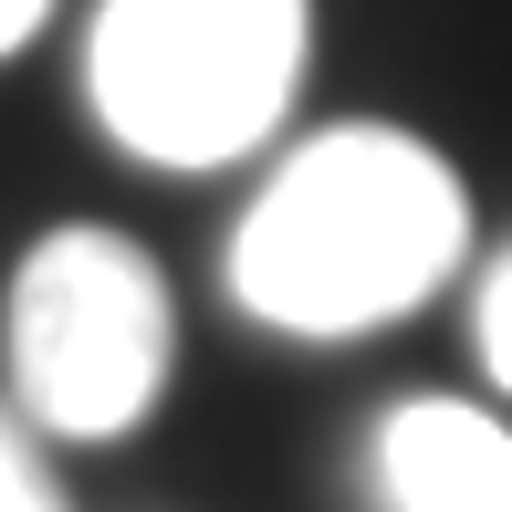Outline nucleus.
<instances>
[{
  "label": "nucleus",
  "instance_id": "7ed1b4c3",
  "mask_svg": "<svg viewBox=\"0 0 512 512\" xmlns=\"http://www.w3.org/2000/svg\"><path fill=\"white\" fill-rule=\"evenodd\" d=\"M178 356L168 272L126 230H53L11 272V387L53 439H126Z\"/></svg>",
  "mask_w": 512,
  "mask_h": 512
},
{
  "label": "nucleus",
  "instance_id": "39448f33",
  "mask_svg": "<svg viewBox=\"0 0 512 512\" xmlns=\"http://www.w3.org/2000/svg\"><path fill=\"white\" fill-rule=\"evenodd\" d=\"M0 512H74V502L53 492V471H42L32 418H21V408H0Z\"/></svg>",
  "mask_w": 512,
  "mask_h": 512
},
{
  "label": "nucleus",
  "instance_id": "f257e3e1",
  "mask_svg": "<svg viewBox=\"0 0 512 512\" xmlns=\"http://www.w3.org/2000/svg\"><path fill=\"white\" fill-rule=\"evenodd\" d=\"M471 251L450 157L408 126H324L230 230V293L283 335H377L418 314Z\"/></svg>",
  "mask_w": 512,
  "mask_h": 512
},
{
  "label": "nucleus",
  "instance_id": "0eeeda50",
  "mask_svg": "<svg viewBox=\"0 0 512 512\" xmlns=\"http://www.w3.org/2000/svg\"><path fill=\"white\" fill-rule=\"evenodd\" d=\"M42 11H53V0H0V63H11V53H21V42H32V32H42Z\"/></svg>",
  "mask_w": 512,
  "mask_h": 512
},
{
  "label": "nucleus",
  "instance_id": "f03ea898",
  "mask_svg": "<svg viewBox=\"0 0 512 512\" xmlns=\"http://www.w3.org/2000/svg\"><path fill=\"white\" fill-rule=\"evenodd\" d=\"M314 11L304 0H105L95 115L147 168H230L293 115Z\"/></svg>",
  "mask_w": 512,
  "mask_h": 512
},
{
  "label": "nucleus",
  "instance_id": "423d86ee",
  "mask_svg": "<svg viewBox=\"0 0 512 512\" xmlns=\"http://www.w3.org/2000/svg\"><path fill=\"white\" fill-rule=\"evenodd\" d=\"M471 335H481V366H492V387H512V251L492 272H481V304H471Z\"/></svg>",
  "mask_w": 512,
  "mask_h": 512
},
{
  "label": "nucleus",
  "instance_id": "20e7f679",
  "mask_svg": "<svg viewBox=\"0 0 512 512\" xmlns=\"http://www.w3.org/2000/svg\"><path fill=\"white\" fill-rule=\"evenodd\" d=\"M387 512H512V429L460 398H398L377 429Z\"/></svg>",
  "mask_w": 512,
  "mask_h": 512
}]
</instances>
